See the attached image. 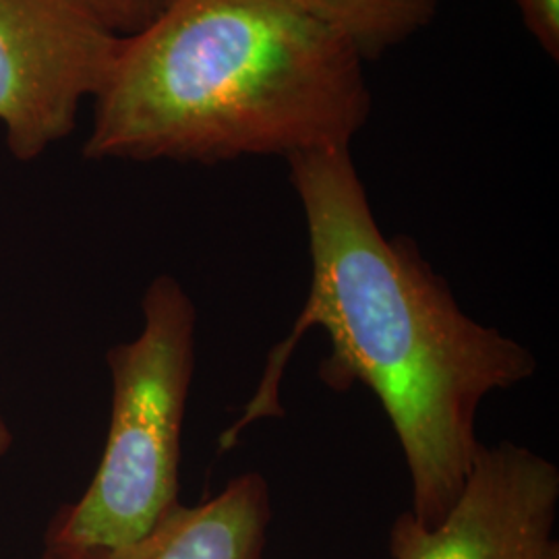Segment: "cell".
I'll return each mask as SVG.
<instances>
[{
    "instance_id": "obj_1",
    "label": "cell",
    "mask_w": 559,
    "mask_h": 559,
    "mask_svg": "<svg viewBox=\"0 0 559 559\" xmlns=\"http://www.w3.org/2000/svg\"><path fill=\"white\" fill-rule=\"evenodd\" d=\"M286 162L307 224L311 286L221 448L230 450L253 423L284 415V367L300 338L320 328L330 340L321 381L336 392L359 383L380 400L408 468L411 514L436 526L483 445L480 404L531 380L539 362L519 340L471 318L415 240L381 233L350 147Z\"/></svg>"
},
{
    "instance_id": "obj_2",
    "label": "cell",
    "mask_w": 559,
    "mask_h": 559,
    "mask_svg": "<svg viewBox=\"0 0 559 559\" xmlns=\"http://www.w3.org/2000/svg\"><path fill=\"white\" fill-rule=\"evenodd\" d=\"M359 52L286 0H175L120 41L90 160H237L350 147L371 117Z\"/></svg>"
},
{
    "instance_id": "obj_3",
    "label": "cell",
    "mask_w": 559,
    "mask_h": 559,
    "mask_svg": "<svg viewBox=\"0 0 559 559\" xmlns=\"http://www.w3.org/2000/svg\"><path fill=\"white\" fill-rule=\"evenodd\" d=\"M140 336L108 350L110 427L80 501L52 520L46 545L112 549L143 537L179 503L180 440L195 369L198 311L179 280L147 286Z\"/></svg>"
},
{
    "instance_id": "obj_4",
    "label": "cell",
    "mask_w": 559,
    "mask_h": 559,
    "mask_svg": "<svg viewBox=\"0 0 559 559\" xmlns=\"http://www.w3.org/2000/svg\"><path fill=\"white\" fill-rule=\"evenodd\" d=\"M120 41L96 0H0V120L17 160L75 129L80 102L100 92Z\"/></svg>"
},
{
    "instance_id": "obj_5",
    "label": "cell",
    "mask_w": 559,
    "mask_h": 559,
    "mask_svg": "<svg viewBox=\"0 0 559 559\" xmlns=\"http://www.w3.org/2000/svg\"><path fill=\"white\" fill-rule=\"evenodd\" d=\"M559 471L537 452L480 445L459 498L436 526L408 512L388 537L392 559H545L558 519Z\"/></svg>"
},
{
    "instance_id": "obj_6",
    "label": "cell",
    "mask_w": 559,
    "mask_h": 559,
    "mask_svg": "<svg viewBox=\"0 0 559 559\" xmlns=\"http://www.w3.org/2000/svg\"><path fill=\"white\" fill-rule=\"evenodd\" d=\"M274 516L270 483L255 471L198 506H173L143 537L112 549L46 545L41 559H261Z\"/></svg>"
},
{
    "instance_id": "obj_7",
    "label": "cell",
    "mask_w": 559,
    "mask_h": 559,
    "mask_svg": "<svg viewBox=\"0 0 559 559\" xmlns=\"http://www.w3.org/2000/svg\"><path fill=\"white\" fill-rule=\"evenodd\" d=\"M348 41L365 60L411 40L438 15L441 0H286Z\"/></svg>"
},
{
    "instance_id": "obj_8",
    "label": "cell",
    "mask_w": 559,
    "mask_h": 559,
    "mask_svg": "<svg viewBox=\"0 0 559 559\" xmlns=\"http://www.w3.org/2000/svg\"><path fill=\"white\" fill-rule=\"evenodd\" d=\"M175 0H96L102 15L119 36H133L147 27Z\"/></svg>"
},
{
    "instance_id": "obj_9",
    "label": "cell",
    "mask_w": 559,
    "mask_h": 559,
    "mask_svg": "<svg viewBox=\"0 0 559 559\" xmlns=\"http://www.w3.org/2000/svg\"><path fill=\"white\" fill-rule=\"evenodd\" d=\"M519 7L533 38L549 57L558 59L559 0H519Z\"/></svg>"
},
{
    "instance_id": "obj_10",
    "label": "cell",
    "mask_w": 559,
    "mask_h": 559,
    "mask_svg": "<svg viewBox=\"0 0 559 559\" xmlns=\"http://www.w3.org/2000/svg\"><path fill=\"white\" fill-rule=\"evenodd\" d=\"M11 445H13V433H11L9 425L4 423L2 415H0V459L7 456V452L11 450Z\"/></svg>"
},
{
    "instance_id": "obj_11",
    "label": "cell",
    "mask_w": 559,
    "mask_h": 559,
    "mask_svg": "<svg viewBox=\"0 0 559 559\" xmlns=\"http://www.w3.org/2000/svg\"><path fill=\"white\" fill-rule=\"evenodd\" d=\"M545 559H559V545L558 540L551 545V549L547 551V556H545Z\"/></svg>"
}]
</instances>
